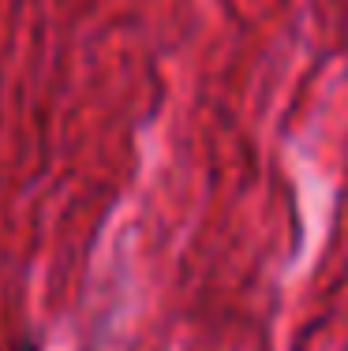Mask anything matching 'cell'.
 I'll return each mask as SVG.
<instances>
[{
	"label": "cell",
	"mask_w": 348,
	"mask_h": 351,
	"mask_svg": "<svg viewBox=\"0 0 348 351\" xmlns=\"http://www.w3.org/2000/svg\"><path fill=\"white\" fill-rule=\"evenodd\" d=\"M15 351H41V344L34 337H27V340H19V344H15Z\"/></svg>",
	"instance_id": "1"
}]
</instances>
